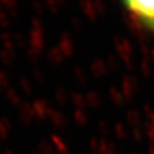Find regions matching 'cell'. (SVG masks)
<instances>
[{
  "label": "cell",
  "mask_w": 154,
  "mask_h": 154,
  "mask_svg": "<svg viewBox=\"0 0 154 154\" xmlns=\"http://www.w3.org/2000/svg\"><path fill=\"white\" fill-rule=\"evenodd\" d=\"M122 7L136 24L154 33V0H126Z\"/></svg>",
  "instance_id": "obj_1"
},
{
  "label": "cell",
  "mask_w": 154,
  "mask_h": 154,
  "mask_svg": "<svg viewBox=\"0 0 154 154\" xmlns=\"http://www.w3.org/2000/svg\"><path fill=\"white\" fill-rule=\"evenodd\" d=\"M19 109H20L19 120H20V122H22V124L24 126H29L33 121V119H35L32 105H30L28 103H23L22 105L19 106Z\"/></svg>",
  "instance_id": "obj_2"
},
{
  "label": "cell",
  "mask_w": 154,
  "mask_h": 154,
  "mask_svg": "<svg viewBox=\"0 0 154 154\" xmlns=\"http://www.w3.org/2000/svg\"><path fill=\"white\" fill-rule=\"evenodd\" d=\"M32 108H33L34 117H35L36 120H43L46 116L51 113V108H49L47 102L43 101V100H36V101H34Z\"/></svg>",
  "instance_id": "obj_3"
},
{
  "label": "cell",
  "mask_w": 154,
  "mask_h": 154,
  "mask_svg": "<svg viewBox=\"0 0 154 154\" xmlns=\"http://www.w3.org/2000/svg\"><path fill=\"white\" fill-rule=\"evenodd\" d=\"M30 38H29V44L30 47L34 48L36 51H41L44 47V40H43V31L42 30H33L30 31Z\"/></svg>",
  "instance_id": "obj_4"
},
{
  "label": "cell",
  "mask_w": 154,
  "mask_h": 154,
  "mask_svg": "<svg viewBox=\"0 0 154 154\" xmlns=\"http://www.w3.org/2000/svg\"><path fill=\"white\" fill-rule=\"evenodd\" d=\"M5 96H7V99L9 100L10 103L12 104V105L19 107V106L23 104L20 96H19L18 94L16 93V91H15L13 88H10V87H9V88L5 90Z\"/></svg>",
  "instance_id": "obj_5"
},
{
  "label": "cell",
  "mask_w": 154,
  "mask_h": 154,
  "mask_svg": "<svg viewBox=\"0 0 154 154\" xmlns=\"http://www.w3.org/2000/svg\"><path fill=\"white\" fill-rule=\"evenodd\" d=\"M14 57H15V51H5V49H2V51H0V59L8 66L12 64Z\"/></svg>",
  "instance_id": "obj_6"
},
{
  "label": "cell",
  "mask_w": 154,
  "mask_h": 154,
  "mask_svg": "<svg viewBox=\"0 0 154 154\" xmlns=\"http://www.w3.org/2000/svg\"><path fill=\"white\" fill-rule=\"evenodd\" d=\"M19 86H20L23 91H24L26 94L30 95V94L32 93V86L28 79H26V78H24V77L19 78Z\"/></svg>",
  "instance_id": "obj_7"
},
{
  "label": "cell",
  "mask_w": 154,
  "mask_h": 154,
  "mask_svg": "<svg viewBox=\"0 0 154 154\" xmlns=\"http://www.w3.org/2000/svg\"><path fill=\"white\" fill-rule=\"evenodd\" d=\"M40 54H41V51H36V49H34V48H32V47H29L28 49H27V57H28L29 60L33 63H38Z\"/></svg>",
  "instance_id": "obj_8"
},
{
  "label": "cell",
  "mask_w": 154,
  "mask_h": 154,
  "mask_svg": "<svg viewBox=\"0 0 154 154\" xmlns=\"http://www.w3.org/2000/svg\"><path fill=\"white\" fill-rule=\"evenodd\" d=\"M38 150L41 152L42 154H51L53 153V150L51 148V144L48 143L47 141H41L38 143Z\"/></svg>",
  "instance_id": "obj_9"
},
{
  "label": "cell",
  "mask_w": 154,
  "mask_h": 154,
  "mask_svg": "<svg viewBox=\"0 0 154 154\" xmlns=\"http://www.w3.org/2000/svg\"><path fill=\"white\" fill-rule=\"evenodd\" d=\"M14 38V43L18 46L19 48H25L26 47V41H25V38L22 33H19V32H16L14 33L13 35Z\"/></svg>",
  "instance_id": "obj_10"
},
{
  "label": "cell",
  "mask_w": 154,
  "mask_h": 154,
  "mask_svg": "<svg viewBox=\"0 0 154 154\" xmlns=\"http://www.w3.org/2000/svg\"><path fill=\"white\" fill-rule=\"evenodd\" d=\"M32 74H33V77H34V79L36 80V82L40 85H43L44 82V74L43 72H42L40 69H38V67H34L33 71H32Z\"/></svg>",
  "instance_id": "obj_11"
},
{
  "label": "cell",
  "mask_w": 154,
  "mask_h": 154,
  "mask_svg": "<svg viewBox=\"0 0 154 154\" xmlns=\"http://www.w3.org/2000/svg\"><path fill=\"white\" fill-rule=\"evenodd\" d=\"M8 86H9V78L5 72L0 71V91H2L5 88L8 89Z\"/></svg>",
  "instance_id": "obj_12"
},
{
  "label": "cell",
  "mask_w": 154,
  "mask_h": 154,
  "mask_svg": "<svg viewBox=\"0 0 154 154\" xmlns=\"http://www.w3.org/2000/svg\"><path fill=\"white\" fill-rule=\"evenodd\" d=\"M10 25V20L8 18V15L5 13V10H1L0 11V26L2 27V28H7L9 27Z\"/></svg>",
  "instance_id": "obj_13"
},
{
  "label": "cell",
  "mask_w": 154,
  "mask_h": 154,
  "mask_svg": "<svg viewBox=\"0 0 154 154\" xmlns=\"http://www.w3.org/2000/svg\"><path fill=\"white\" fill-rule=\"evenodd\" d=\"M31 26L33 30H42V28H43V24H42L41 19L38 18V17H33L32 18Z\"/></svg>",
  "instance_id": "obj_14"
},
{
  "label": "cell",
  "mask_w": 154,
  "mask_h": 154,
  "mask_svg": "<svg viewBox=\"0 0 154 154\" xmlns=\"http://www.w3.org/2000/svg\"><path fill=\"white\" fill-rule=\"evenodd\" d=\"M32 7H33L34 12L38 15H42L44 13V7L42 2H33L32 3Z\"/></svg>",
  "instance_id": "obj_15"
},
{
  "label": "cell",
  "mask_w": 154,
  "mask_h": 154,
  "mask_svg": "<svg viewBox=\"0 0 154 154\" xmlns=\"http://www.w3.org/2000/svg\"><path fill=\"white\" fill-rule=\"evenodd\" d=\"M0 123L5 126V128L8 131V132H10V131L12 130V122H11V120H10L9 118H5V117L1 118L0 119Z\"/></svg>",
  "instance_id": "obj_16"
},
{
  "label": "cell",
  "mask_w": 154,
  "mask_h": 154,
  "mask_svg": "<svg viewBox=\"0 0 154 154\" xmlns=\"http://www.w3.org/2000/svg\"><path fill=\"white\" fill-rule=\"evenodd\" d=\"M8 134H9V132H8L5 128V126L0 123V139H5V138L8 137Z\"/></svg>",
  "instance_id": "obj_17"
},
{
  "label": "cell",
  "mask_w": 154,
  "mask_h": 154,
  "mask_svg": "<svg viewBox=\"0 0 154 154\" xmlns=\"http://www.w3.org/2000/svg\"><path fill=\"white\" fill-rule=\"evenodd\" d=\"M0 40H1V42H2V43H5V42L11 41V40H12V38H11L10 33H7V32H3V33L0 34Z\"/></svg>",
  "instance_id": "obj_18"
},
{
  "label": "cell",
  "mask_w": 154,
  "mask_h": 154,
  "mask_svg": "<svg viewBox=\"0 0 154 154\" xmlns=\"http://www.w3.org/2000/svg\"><path fill=\"white\" fill-rule=\"evenodd\" d=\"M8 13H9V15H11L12 17H16L17 16V9H16V8L9 9V10H8Z\"/></svg>",
  "instance_id": "obj_19"
},
{
  "label": "cell",
  "mask_w": 154,
  "mask_h": 154,
  "mask_svg": "<svg viewBox=\"0 0 154 154\" xmlns=\"http://www.w3.org/2000/svg\"><path fill=\"white\" fill-rule=\"evenodd\" d=\"M32 154H42V153H41L40 151H38V149H35L34 151H32Z\"/></svg>",
  "instance_id": "obj_20"
},
{
  "label": "cell",
  "mask_w": 154,
  "mask_h": 154,
  "mask_svg": "<svg viewBox=\"0 0 154 154\" xmlns=\"http://www.w3.org/2000/svg\"><path fill=\"white\" fill-rule=\"evenodd\" d=\"M5 154H14V152L11 150H7V151H5Z\"/></svg>",
  "instance_id": "obj_21"
}]
</instances>
